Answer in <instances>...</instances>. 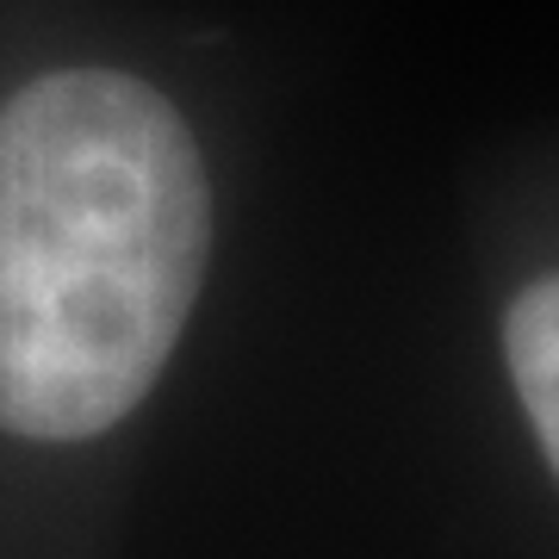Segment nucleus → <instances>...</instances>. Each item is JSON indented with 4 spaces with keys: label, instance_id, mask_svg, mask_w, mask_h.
Wrapping results in <instances>:
<instances>
[{
    "label": "nucleus",
    "instance_id": "f257e3e1",
    "mask_svg": "<svg viewBox=\"0 0 559 559\" xmlns=\"http://www.w3.org/2000/svg\"><path fill=\"white\" fill-rule=\"evenodd\" d=\"M205 237L200 150L156 87L62 69L0 106V429H112L175 355Z\"/></svg>",
    "mask_w": 559,
    "mask_h": 559
},
{
    "label": "nucleus",
    "instance_id": "f03ea898",
    "mask_svg": "<svg viewBox=\"0 0 559 559\" xmlns=\"http://www.w3.org/2000/svg\"><path fill=\"white\" fill-rule=\"evenodd\" d=\"M503 355H510V380L522 392V411L535 423L540 448L559 473V274L535 280L510 318H503Z\"/></svg>",
    "mask_w": 559,
    "mask_h": 559
}]
</instances>
